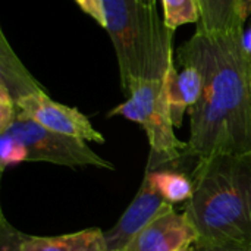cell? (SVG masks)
I'll list each match as a JSON object with an SVG mask.
<instances>
[{
    "instance_id": "16",
    "label": "cell",
    "mask_w": 251,
    "mask_h": 251,
    "mask_svg": "<svg viewBox=\"0 0 251 251\" xmlns=\"http://www.w3.org/2000/svg\"><path fill=\"white\" fill-rule=\"evenodd\" d=\"M243 47H244V50L251 54V26L246 31L244 29V34H243Z\"/></svg>"
},
{
    "instance_id": "18",
    "label": "cell",
    "mask_w": 251,
    "mask_h": 251,
    "mask_svg": "<svg viewBox=\"0 0 251 251\" xmlns=\"http://www.w3.org/2000/svg\"><path fill=\"white\" fill-rule=\"evenodd\" d=\"M138 1H141L143 4L150 6V7H157V0H138Z\"/></svg>"
},
{
    "instance_id": "10",
    "label": "cell",
    "mask_w": 251,
    "mask_h": 251,
    "mask_svg": "<svg viewBox=\"0 0 251 251\" xmlns=\"http://www.w3.org/2000/svg\"><path fill=\"white\" fill-rule=\"evenodd\" d=\"M201 18L197 29L206 34H228L244 29V0H199Z\"/></svg>"
},
{
    "instance_id": "17",
    "label": "cell",
    "mask_w": 251,
    "mask_h": 251,
    "mask_svg": "<svg viewBox=\"0 0 251 251\" xmlns=\"http://www.w3.org/2000/svg\"><path fill=\"white\" fill-rule=\"evenodd\" d=\"M251 12V0H244V13H246V18L250 15Z\"/></svg>"
},
{
    "instance_id": "11",
    "label": "cell",
    "mask_w": 251,
    "mask_h": 251,
    "mask_svg": "<svg viewBox=\"0 0 251 251\" xmlns=\"http://www.w3.org/2000/svg\"><path fill=\"white\" fill-rule=\"evenodd\" d=\"M149 171L151 172V178H153L156 188L171 204L187 203L193 197L194 185H193L191 178L185 176L181 172L165 169V168L157 169V171H151V169Z\"/></svg>"
},
{
    "instance_id": "14",
    "label": "cell",
    "mask_w": 251,
    "mask_h": 251,
    "mask_svg": "<svg viewBox=\"0 0 251 251\" xmlns=\"http://www.w3.org/2000/svg\"><path fill=\"white\" fill-rule=\"evenodd\" d=\"M24 235L7 222L3 213L0 215V251H21Z\"/></svg>"
},
{
    "instance_id": "20",
    "label": "cell",
    "mask_w": 251,
    "mask_h": 251,
    "mask_svg": "<svg viewBox=\"0 0 251 251\" xmlns=\"http://www.w3.org/2000/svg\"><path fill=\"white\" fill-rule=\"evenodd\" d=\"M241 251H251V247H249V249H246V250H241Z\"/></svg>"
},
{
    "instance_id": "5",
    "label": "cell",
    "mask_w": 251,
    "mask_h": 251,
    "mask_svg": "<svg viewBox=\"0 0 251 251\" xmlns=\"http://www.w3.org/2000/svg\"><path fill=\"white\" fill-rule=\"evenodd\" d=\"M0 132H7L18 138L28 153L26 162H47L68 168L94 166L100 169L115 171V165L97 154L84 140L50 131L16 110L12 122Z\"/></svg>"
},
{
    "instance_id": "3",
    "label": "cell",
    "mask_w": 251,
    "mask_h": 251,
    "mask_svg": "<svg viewBox=\"0 0 251 251\" xmlns=\"http://www.w3.org/2000/svg\"><path fill=\"white\" fill-rule=\"evenodd\" d=\"M106 29L116 53L121 85L129 79H163L174 57V32L157 7L138 0H104Z\"/></svg>"
},
{
    "instance_id": "12",
    "label": "cell",
    "mask_w": 251,
    "mask_h": 251,
    "mask_svg": "<svg viewBox=\"0 0 251 251\" xmlns=\"http://www.w3.org/2000/svg\"><path fill=\"white\" fill-rule=\"evenodd\" d=\"M165 24L169 29L176 31L182 25L199 24L201 18L199 0H162Z\"/></svg>"
},
{
    "instance_id": "9",
    "label": "cell",
    "mask_w": 251,
    "mask_h": 251,
    "mask_svg": "<svg viewBox=\"0 0 251 251\" xmlns=\"http://www.w3.org/2000/svg\"><path fill=\"white\" fill-rule=\"evenodd\" d=\"M21 251H110L104 232L99 228H87L78 232L57 237L24 235Z\"/></svg>"
},
{
    "instance_id": "8",
    "label": "cell",
    "mask_w": 251,
    "mask_h": 251,
    "mask_svg": "<svg viewBox=\"0 0 251 251\" xmlns=\"http://www.w3.org/2000/svg\"><path fill=\"white\" fill-rule=\"evenodd\" d=\"M197 238V231L188 216L174 209L144 226L126 251H181L194 246Z\"/></svg>"
},
{
    "instance_id": "13",
    "label": "cell",
    "mask_w": 251,
    "mask_h": 251,
    "mask_svg": "<svg viewBox=\"0 0 251 251\" xmlns=\"http://www.w3.org/2000/svg\"><path fill=\"white\" fill-rule=\"evenodd\" d=\"M26 159H28L26 147L13 135L7 132H0V169L1 172L10 165L26 162Z\"/></svg>"
},
{
    "instance_id": "1",
    "label": "cell",
    "mask_w": 251,
    "mask_h": 251,
    "mask_svg": "<svg viewBox=\"0 0 251 251\" xmlns=\"http://www.w3.org/2000/svg\"><path fill=\"white\" fill-rule=\"evenodd\" d=\"M244 29L196 34L179 47L204 74L200 100L188 110L190 138L184 157L251 154V54L243 47Z\"/></svg>"
},
{
    "instance_id": "19",
    "label": "cell",
    "mask_w": 251,
    "mask_h": 251,
    "mask_svg": "<svg viewBox=\"0 0 251 251\" xmlns=\"http://www.w3.org/2000/svg\"><path fill=\"white\" fill-rule=\"evenodd\" d=\"M181 251H197V250H196V246H190V247H185V249H182Z\"/></svg>"
},
{
    "instance_id": "7",
    "label": "cell",
    "mask_w": 251,
    "mask_h": 251,
    "mask_svg": "<svg viewBox=\"0 0 251 251\" xmlns=\"http://www.w3.org/2000/svg\"><path fill=\"white\" fill-rule=\"evenodd\" d=\"M171 204L156 188L151 172L146 169L143 182L134 200L118 219V222L104 232L110 251H126L134 237L156 218L174 210Z\"/></svg>"
},
{
    "instance_id": "6",
    "label": "cell",
    "mask_w": 251,
    "mask_h": 251,
    "mask_svg": "<svg viewBox=\"0 0 251 251\" xmlns=\"http://www.w3.org/2000/svg\"><path fill=\"white\" fill-rule=\"evenodd\" d=\"M15 104L24 115L50 131L75 137L87 143L103 144L106 141L103 134L93 126L84 113L76 107L54 101L43 85L16 97Z\"/></svg>"
},
{
    "instance_id": "2",
    "label": "cell",
    "mask_w": 251,
    "mask_h": 251,
    "mask_svg": "<svg viewBox=\"0 0 251 251\" xmlns=\"http://www.w3.org/2000/svg\"><path fill=\"white\" fill-rule=\"evenodd\" d=\"M194 194L184 213L197 231V251L251 247V154L199 160L191 175Z\"/></svg>"
},
{
    "instance_id": "15",
    "label": "cell",
    "mask_w": 251,
    "mask_h": 251,
    "mask_svg": "<svg viewBox=\"0 0 251 251\" xmlns=\"http://www.w3.org/2000/svg\"><path fill=\"white\" fill-rule=\"evenodd\" d=\"M76 4L91 16L100 26L106 28V12H104V0H75Z\"/></svg>"
},
{
    "instance_id": "4",
    "label": "cell",
    "mask_w": 251,
    "mask_h": 251,
    "mask_svg": "<svg viewBox=\"0 0 251 251\" xmlns=\"http://www.w3.org/2000/svg\"><path fill=\"white\" fill-rule=\"evenodd\" d=\"M122 90L128 99L113 107L107 116H124L143 128L150 144L147 168L157 171L182 159L187 143L175 134L165 78H134L122 85Z\"/></svg>"
}]
</instances>
